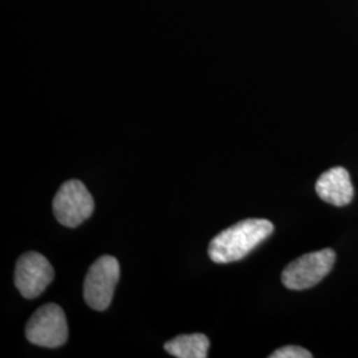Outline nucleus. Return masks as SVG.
<instances>
[{"mask_svg": "<svg viewBox=\"0 0 358 358\" xmlns=\"http://www.w3.org/2000/svg\"><path fill=\"white\" fill-rule=\"evenodd\" d=\"M120 279V264L113 256L99 257L85 276L84 299L94 310H105L110 306L115 285Z\"/></svg>", "mask_w": 358, "mask_h": 358, "instance_id": "nucleus-3", "label": "nucleus"}, {"mask_svg": "<svg viewBox=\"0 0 358 358\" xmlns=\"http://www.w3.org/2000/svg\"><path fill=\"white\" fill-rule=\"evenodd\" d=\"M316 192L324 202L343 207L352 202L355 189L348 170L338 166L321 174L316 182Z\"/></svg>", "mask_w": 358, "mask_h": 358, "instance_id": "nucleus-7", "label": "nucleus"}, {"mask_svg": "<svg viewBox=\"0 0 358 358\" xmlns=\"http://www.w3.org/2000/svg\"><path fill=\"white\" fill-rule=\"evenodd\" d=\"M53 267L47 257L38 252L20 256L15 268V285L26 299H35L53 280Z\"/></svg>", "mask_w": 358, "mask_h": 358, "instance_id": "nucleus-6", "label": "nucleus"}, {"mask_svg": "<svg viewBox=\"0 0 358 358\" xmlns=\"http://www.w3.org/2000/svg\"><path fill=\"white\" fill-rule=\"evenodd\" d=\"M334 262L336 252L331 248L300 256L282 271V284L294 291L312 288L331 272Z\"/></svg>", "mask_w": 358, "mask_h": 358, "instance_id": "nucleus-2", "label": "nucleus"}, {"mask_svg": "<svg viewBox=\"0 0 358 358\" xmlns=\"http://www.w3.org/2000/svg\"><path fill=\"white\" fill-rule=\"evenodd\" d=\"M273 232L267 219H245L222 231L210 242L208 256L217 264L238 262L254 251Z\"/></svg>", "mask_w": 358, "mask_h": 358, "instance_id": "nucleus-1", "label": "nucleus"}, {"mask_svg": "<svg viewBox=\"0 0 358 358\" xmlns=\"http://www.w3.org/2000/svg\"><path fill=\"white\" fill-rule=\"evenodd\" d=\"M93 210V196L85 185L76 179L65 182L53 199V214L65 227L80 226L90 219Z\"/></svg>", "mask_w": 358, "mask_h": 358, "instance_id": "nucleus-4", "label": "nucleus"}, {"mask_svg": "<svg viewBox=\"0 0 358 358\" xmlns=\"http://www.w3.org/2000/svg\"><path fill=\"white\" fill-rule=\"evenodd\" d=\"M208 348L210 341L203 333L182 334L165 344L167 353L178 358H206Z\"/></svg>", "mask_w": 358, "mask_h": 358, "instance_id": "nucleus-8", "label": "nucleus"}, {"mask_svg": "<svg viewBox=\"0 0 358 358\" xmlns=\"http://www.w3.org/2000/svg\"><path fill=\"white\" fill-rule=\"evenodd\" d=\"M27 340L34 345L59 348L68 340V324L64 310L57 304L38 308L27 322Z\"/></svg>", "mask_w": 358, "mask_h": 358, "instance_id": "nucleus-5", "label": "nucleus"}, {"mask_svg": "<svg viewBox=\"0 0 358 358\" xmlns=\"http://www.w3.org/2000/svg\"><path fill=\"white\" fill-rule=\"evenodd\" d=\"M312 353H309L307 349L300 346L288 345L275 350L269 358H312Z\"/></svg>", "mask_w": 358, "mask_h": 358, "instance_id": "nucleus-9", "label": "nucleus"}]
</instances>
